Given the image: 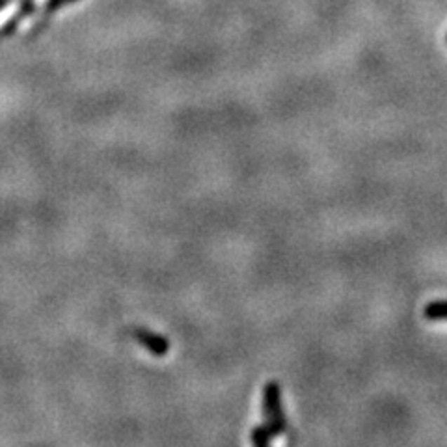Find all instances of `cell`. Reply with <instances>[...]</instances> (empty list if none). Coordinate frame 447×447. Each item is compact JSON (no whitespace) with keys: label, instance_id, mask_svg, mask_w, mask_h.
Returning a JSON list of instances; mask_svg holds the SVG:
<instances>
[{"label":"cell","instance_id":"4","mask_svg":"<svg viewBox=\"0 0 447 447\" xmlns=\"http://www.w3.org/2000/svg\"><path fill=\"white\" fill-rule=\"evenodd\" d=\"M69 2H75V0H47V13H53V11L64 8Z\"/></svg>","mask_w":447,"mask_h":447},{"label":"cell","instance_id":"1","mask_svg":"<svg viewBox=\"0 0 447 447\" xmlns=\"http://www.w3.org/2000/svg\"><path fill=\"white\" fill-rule=\"evenodd\" d=\"M261 412H263V423L253 427L250 434V442L258 447L269 446L274 438L286 434L287 415L283 403H281L280 384L276 380H269L263 386L261 395Z\"/></svg>","mask_w":447,"mask_h":447},{"label":"cell","instance_id":"2","mask_svg":"<svg viewBox=\"0 0 447 447\" xmlns=\"http://www.w3.org/2000/svg\"><path fill=\"white\" fill-rule=\"evenodd\" d=\"M131 338L138 343L144 350H147L149 354L156 356V358H162L170 352V340L164 338V335L156 334V332H151L147 328H142V326H136V328L131 330Z\"/></svg>","mask_w":447,"mask_h":447},{"label":"cell","instance_id":"3","mask_svg":"<svg viewBox=\"0 0 447 447\" xmlns=\"http://www.w3.org/2000/svg\"><path fill=\"white\" fill-rule=\"evenodd\" d=\"M425 319L429 321H447V302H432L425 307Z\"/></svg>","mask_w":447,"mask_h":447}]
</instances>
